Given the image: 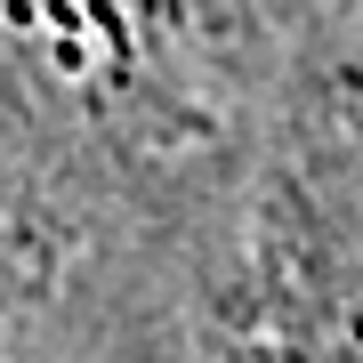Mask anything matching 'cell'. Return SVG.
Wrapping results in <instances>:
<instances>
[{
    "label": "cell",
    "instance_id": "cell-1",
    "mask_svg": "<svg viewBox=\"0 0 363 363\" xmlns=\"http://www.w3.org/2000/svg\"><path fill=\"white\" fill-rule=\"evenodd\" d=\"M25 283H33V259H25V250L9 242V234H0V307H9V298L25 291Z\"/></svg>",
    "mask_w": 363,
    "mask_h": 363
}]
</instances>
